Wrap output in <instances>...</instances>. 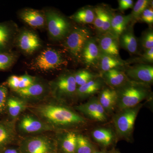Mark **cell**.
Here are the masks:
<instances>
[{
    "mask_svg": "<svg viewBox=\"0 0 153 153\" xmlns=\"http://www.w3.org/2000/svg\"><path fill=\"white\" fill-rule=\"evenodd\" d=\"M33 108L35 114L54 130L76 128L87 123L83 117L63 105L48 103L37 105Z\"/></svg>",
    "mask_w": 153,
    "mask_h": 153,
    "instance_id": "obj_1",
    "label": "cell"
},
{
    "mask_svg": "<svg viewBox=\"0 0 153 153\" xmlns=\"http://www.w3.org/2000/svg\"><path fill=\"white\" fill-rule=\"evenodd\" d=\"M115 90L117 94L116 108L119 111L137 106L150 94L149 85L130 80Z\"/></svg>",
    "mask_w": 153,
    "mask_h": 153,
    "instance_id": "obj_2",
    "label": "cell"
},
{
    "mask_svg": "<svg viewBox=\"0 0 153 153\" xmlns=\"http://www.w3.org/2000/svg\"><path fill=\"white\" fill-rule=\"evenodd\" d=\"M141 107L138 105L134 107L119 111L114 118V123L118 134L127 138L133 130L136 119Z\"/></svg>",
    "mask_w": 153,
    "mask_h": 153,
    "instance_id": "obj_3",
    "label": "cell"
},
{
    "mask_svg": "<svg viewBox=\"0 0 153 153\" xmlns=\"http://www.w3.org/2000/svg\"><path fill=\"white\" fill-rule=\"evenodd\" d=\"M91 38V31L88 28H75L67 36L65 47L72 57L76 59L80 58L85 44Z\"/></svg>",
    "mask_w": 153,
    "mask_h": 153,
    "instance_id": "obj_4",
    "label": "cell"
},
{
    "mask_svg": "<svg viewBox=\"0 0 153 153\" xmlns=\"http://www.w3.org/2000/svg\"><path fill=\"white\" fill-rule=\"evenodd\" d=\"M21 153H47L57 149L52 140L43 136L27 137L22 140L19 148Z\"/></svg>",
    "mask_w": 153,
    "mask_h": 153,
    "instance_id": "obj_5",
    "label": "cell"
},
{
    "mask_svg": "<svg viewBox=\"0 0 153 153\" xmlns=\"http://www.w3.org/2000/svg\"><path fill=\"white\" fill-rule=\"evenodd\" d=\"M47 27L49 34L55 40L65 38L69 32L70 25L63 16L53 11L47 13Z\"/></svg>",
    "mask_w": 153,
    "mask_h": 153,
    "instance_id": "obj_6",
    "label": "cell"
},
{
    "mask_svg": "<svg viewBox=\"0 0 153 153\" xmlns=\"http://www.w3.org/2000/svg\"><path fill=\"white\" fill-rule=\"evenodd\" d=\"M77 88L74 74H62L54 82V90L56 97L63 101L76 95Z\"/></svg>",
    "mask_w": 153,
    "mask_h": 153,
    "instance_id": "obj_7",
    "label": "cell"
},
{
    "mask_svg": "<svg viewBox=\"0 0 153 153\" xmlns=\"http://www.w3.org/2000/svg\"><path fill=\"white\" fill-rule=\"evenodd\" d=\"M75 108L92 120L104 122L107 119V113L96 97H91L85 103L76 105Z\"/></svg>",
    "mask_w": 153,
    "mask_h": 153,
    "instance_id": "obj_8",
    "label": "cell"
},
{
    "mask_svg": "<svg viewBox=\"0 0 153 153\" xmlns=\"http://www.w3.org/2000/svg\"><path fill=\"white\" fill-rule=\"evenodd\" d=\"M65 62L59 52L51 49L41 52L36 60V66L41 70H50L60 67Z\"/></svg>",
    "mask_w": 153,
    "mask_h": 153,
    "instance_id": "obj_9",
    "label": "cell"
},
{
    "mask_svg": "<svg viewBox=\"0 0 153 153\" xmlns=\"http://www.w3.org/2000/svg\"><path fill=\"white\" fill-rule=\"evenodd\" d=\"M129 80L149 85L153 81V67L148 64H140L128 68L125 71Z\"/></svg>",
    "mask_w": 153,
    "mask_h": 153,
    "instance_id": "obj_10",
    "label": "cell"
},
{
    "mask_svg": "<svg viewBox=\"0 0 153 153\" xmlns=\"http://www.w3.org/2000/svg\"><path fill=\"white\" fill-rule=\"evenodd\" d=\"M19 129L25 133H39L54 130L50 126L41 120L31 115H25L19 121Z\"/></svg>",
    "mask_w": 153,
    "mask_h": 153,
    "instance_id": "obj_11",
    "label": "cell"
},
{
    "mask_svg": "<svg viewBox=\"0 0 153 153\" xmlns=\"http://www.w3.org/2000/svg\"><path fill=\"white\" fill-rule=\"evenodd\" d=\"M101 54L97 41L91 38L85 44L80 58L86 67H90L97 65Z\"/></svg>",
    "mask_w": 153,
    "mask_h": 153,
    "instance_id": "obj_12",
    "label": "cell"
},
{
    "mask_svg": "<svg viewBox=\"0 0 153 153\" xmlns=\"http://www.w3.org/2000/svg\"><path fill=\"white\" fill-rule=\"evenodd\" d=\"M97 43L101 54L119 56L120 45L118 39L111 33H108L100 35Z\"/></svg>",
    "mask_w": 153,
    "mask_h": 153,
    "instance_id": "obj_13",
    "label": "cell"
},
{
    "mask_svg": "<svg viewBox=\"0 0 153 153\" xmlns=\"http://www.w3.org/2000/svg\"><path fill=\"white\" fill-rule=\"evenodd\" d=\"M101 77L105 83L114 89L120 87L129 80L125 72L121 68H113L103 72Z\"/></svg>",
    "mask_w": 153,
    "mask_h": 153,
    "instance_id": "obj_14",
    "label": "cell"
},
{
    "mask_svg": "<svg viewBox=\"0 0 153 153\" xmlns=\"http://www.w3.org/2000/svg\"><path fill=\"white\" fill-rule=\"evenodd\" d=\"M105 82L101 77H97L84 85L77 87L76 96L84 99L92 96L103 88Z\"/></svg>",
    "mask_w": 153,
    "mask_h": 153,
    "instance_id": "obj_15",
    "label": "cell"
},
{
    "mask_svg": "<svg viewBox=\"0 0 153 153\" xmlns=\"http://www.w3.org/2000/svg\"><path fill=\"white\" fill-rule=\"evenodd\" d=\"M120 46L130 54H135L138 50V41L134 34L133 28L131 25L121 34L118 38Z\"/></svg>",
    "mask_w": 153,
    "mask_h": 153,
    "instance_id": "obj_16",
    "label": "cell"
},
{
    "mask_svg": "<svg viewBox=\"0 0 153 153\" xmlns=\"http://www.w3.org/2000/svg\"><path fill=\"white\" fill-rule=\"evenodd\" d=\"M97 98L106 113L112 112L116 108L117 94L115 89L111 88H102Z\"/></svg>",
    "mask_w": 153,
    "mask_h": 153,
    "instance_id": "obj_17",
    "label": "cell"
},
{
    "mask_svg": "<svg viewBox=\"0 0 153 153\" xmlns=\"http://www.w3.org/2000/svg\"><path fill=\"white\" fill-rule=\"evenodd\" d=\"M77 134L73 131H67L58 137L57 146L60 153H75Z\"/></svg>",
    "mask_w": 153,
    "mask_h": 153,
    "instance_id": "obj_18",
    "label": "cell"
},
{
    "mask_svg": "<svg viewBox=\"0 0 153 153\" xmlns=\"http://www.w3.org/2000/svg\"><path fill=\"white\" fill-rule=\"evenodd\" d=\"M19 47L24 52L32 53L40 47L39 38L36 34L29 31L22 33L19 38Z\"/></svg>",
    "mask_w": 153,
    "mask_h": 153,
    "instance_id": "obj_19",
    "label": "cell"
},
{
    "mask_svg": "<svg viewBox=\"0 0 153 153\" xmlns=\"http://www.w3.org/2000/svg\"><path fill=\"white\" fill-rule=\"evenodd\" d=\"M15 135V126L13 122L0 121V153L14 140Z\"/></svg>",
    "mask_w": 153,
    "mask_h": 153,
    "instance_id": "obj_20",
    "label": "cell"
},
{
    "mask_svg": "<svg viewBox=\"0 0 153 153\" xmlns=\"http://www.w3.org/2000/svg\"><path fill=\"white\" fill-rule=\"evenodd\" d=\"M131 21L132 18L131 14L127 16L119 14L112 16L109 33L118 39L119 36L126 29Z\"/></svg>",
    "mask_w": 153,
    "mask_h": 153,
    "instance_id": "obj_21",
    "label": "cell"
},
{
    "mask_svg": "<svg viewBox=\"0 0 153 153\" xmlns=\"http://www.w3.org/2000/svg\"><path fill=\"white\" fill-rule=\"evenodd\" d=\"M127 63L118 57L101 54L98 63L102 73L113 68H121L125 66Z\"/></svg>",
    "mask_w": 153,
    "mask_h": 153,
    "instance_id": "obj_22",
    "label": "cell"
},
{
    "mask_svg": "<svg viewBox=\"0 0 153 153\" xmlns=\"http://www.w3.org/2000/svg\"><path fill=\"white\" fill-rule=\"evenodd\" d=\"M21 16L24 22L33 27H41L44 25V17L38 11L26 10L22 13Z\"/></svg>",
    "mask_w": 153,
    "mask_h": 153,
    "instance_id": "obj_23",
    "label": "cell"
},
{
    "mask_svg": "<svg viewBox=\"0 0 153 153\" xmlns=\"http://www.w3.org/2000/svg\"><path fill=\"white\" fill-rule=\"evenodd\" d=\"M27 108L25 100L14 97H8L7 100L6 109L12 118H16Z\"/></svg>",
    "mask_w": 153,
    "mask_h": 153,
    "instance_id": "obj_24",
    "label": "cell"
},
{
    "mask_svg": "<svg viewBox=\"0 0 153 153\" xmlns=\"http://www.w3.org/2000/svg\"><path fill=\"white\" fill-rule=\"evenodd\" d=\"M92 136L97 142L105 146L111 144L114 138L112 131L107 128L96 129L92 131Z\"/></svg>",
    "mask_w": 153,
    "mask_h": 153,
    "instance_id": "obj_25",
    "label": "cell"
},
{
    "mask_svg": "<svg viewBox=\"0 0 153 153\" xmlns=\"http://www.w3.org/2000/svg\"><path fill=\"white\" fill-rule=\"evenodd\" d=\"M44 86L39 83L34 82L32 85L23 89L16 91L21 97L25 99H31L38 97L44 93Z\"/></svg>",
    "mask_w": 153,
    "mask_h": 153,
    "instance_id": "obj_26",
    "label": "cell"
},
{
    "mask_svg": "<svg viewBox=\"0 0 153 153\" xmlns=\"http://www.w3.org/2000/svg\"><path fill=\"white\" fill-rule=\"evenodd\" d=\"M95 17L94 9L86 7L81 9L72 16V19L82 24H92Z\"/></svg>",
    "mask_w": 153,
    "mask_h": 153,
    "instance_id": "obj_27",
    "label": "cell"
},
{
    "mask_svg": "<svg viewBox=\"0 0 153 153\" xmlns=\"http://www.w3.org/2000/svg\"><path fill=\"white\" fill-rule=\"evenodd\" d=\"M95 151L87 138L82 135L77 134L75 153H92Z\"/></svg>",
    "mask_w": 153,
    "mask_h": 153,
    "instance_id": "obj_28",
    "label": "cell"
},
{
    "mask_svg": "<svg viewBox=\"0 0 153 153\" xmlns=\"http://www.w3.org/2000/svg\"><path fill=\"white\" fill-rule=\"evenodd\" d=\"M74 75L76 85L78 87L98 77L95 74L86 69L79 70L74 74Z\"/></svg>",
    "mask_w": 153,
    "mask_h": 153,
    "instance_id": "obj_29",
    "label": "cell"
},
{
    "mask_svg": "<svg viewBox=\"0 0 153 153\" xmlns=\"http://www.w3.org/2000/svg\"><path fill=\"white\" fill-rule=\"evenodd\" d=\"M10 39V31L4 24H0V52H3L8 46Z\"/></svg>",
    "mask_w": 153,
    "mask_h": 153,
    "instance_id": "obj_30",
    "label": "cell"
},
{
    "mask_svg": "<svg viewBox=\"0 0 153 153\" xmlns=\"http://www.w3.org/2000/svg\"><path fill=\"white\" fill-rule=\"evenodd\" d=\"M151 1L149 0H138L134 5L131 15L132 20L140 19L141 15L147 8L149 7Z\"/></svg>",
    "mask_w": 153,
    "mask_h": 153,
    "instance_id": "obj_31",
    "label": "cell"
},
{
    "mask_svg": "<svg viewBox=\"0 0 153 153\" xmlns=\"http://www.w3.org/2000/svg\"><path fill=\"white\" fill-rule=\"evenodd\" d=\"M94 10L95 17L93 23L96 30L99 33L100 30L101 29L102 25L104 21L106 10L100 7L95 8Z\"/></svg>",
    "mask_w": 153,
    "mask_h": 153,
    "instance_id": "obj_32",
    "label": "cell"
},
{
    "mask_svg": "<svg viewBox=\"0 0 153 153\" xmlns=\"http://www.w3.org/2000/svg\"><path fill=\"white\" fill-rule=\"evenodd\" d=\"M14 56L6 52H0V71H4L10 68L13 63Z\"/></svg>",
    "mask_w": 153,
    "mask_h": 153,
    "instance_id": "obj_33",
    "label": "cell"
},
{
    "mask_svg": "<svg viewBox=\"0 0 153 153\" xmlns=\"http://www.w3.org/2000/svg\"><path fill=\"white\" fill-rule=\"evenodd\" d=\"M142 46L145 51L153 48V32L152 30H148L143 35L141 38Z\"/></svg>",
    "mask_w": 153,
    "mask_h": 153,
    "instance_id": "obj_34",
    "label": "cell"
},
{
    "mask_svg": "<svg viewBox=\"0 0 153 153\" xmlns=\"http://www.w3.org/2000/svg\"><path fill=\"white\" fill-rule=\"evenodd\" d=\"M7 96L8 89L6 85L4 84L0 85V115L6 109Z\"/></svg>",
    "mask_w": 153,
    "mask_h": 153,
    "instance_id": "obj_35",
    "label": "cell"
},
{
    "mask_svg": "<svg viewBox=\"0 0 153 153\" xmlns=\"http://www.w3.org/2000/svg\"><path fill=\"white\" fill-rule=\"evenodd\" d=\"M112 15L110 13L106 11L104 21L102 25L101 29L100 30V35H102L105 33H109L111 27V21L112 18Z\"/></svg>",
    "mask_w": 153,
    "mask_h": 153,
    "instance_id": "obj_36",
    "label": "cell"
},
{
    "mask_svg": "<svg viewBox=\"0 0 153 153\" xmlns=\"http://www.w3.org/2000/svg\"><path fill=\"white\" fill-rule=\"evenodd\" d=\"M140 19L147 23L148 25H152L153 23V10L152 7H149L143 12Z\"/></svg>",
    "mask_w": 153,
    "mask_h": 153,
    "instance_id": "obj_37",
    "label": "cell"
},
{
    "mask_svg": "<svg viewBox=\"0 0 153 153\" xmlns=\"http://www.w3.org/2000/svg\"><path fill=\"white\" fill-rule=\"evenodd\" d=\"M34 82V79L32 76L27 75L20 76L19 90L26 88L33 84Z\"/></svg>",
    "mask_w": 153,
    "mask_h": 153,
    "instance_id": "obj_38",
    "label": "cell"
},
{
    "mask_svg": "<svg viewBox=\"0 0 153 153\" xmlns=\"http://www.w3.org/2000/svg\"><path fill=\"white\" fill-rule=\"evenodd\" d=\"M19 76L13 75L11 76L8 80V85L9 87L15 91L19 90Z\"/></svg>",
    "mask_w": 153,
    "mask_h": 153,
    "instance_id": "obj_39",
    "label": "cell"
},
{
    "mask_svg": "<svg viewBox=\"0 0 153 153\" xmlns=\"http://www.w3.org/2000/svg\"><path fill=\"white\" fill-rule=\"evenodd\" d=\"M119 9L124 11L134 7V1L132 0H119L118 1Z\"/></svg>",
    "mask_w": 153,
    "mask_h": 153,
    "instance_id": "obj_40",
    "label": "cell"
},
{
    "mask_svg": "<svg viewBox=\"0 0 153 153\" xmlns=\"http://www.w3.org/2000/svg\"><path fill=\"white\" fill-rule=\"evenodd\" d=\"M143 60L148 63H153V48L145 51L142 56Z\"/></svg>",
    "mask_w": 153,
    "mask_h": 153,
    "instance_id": "obj_41",
    "label": "cell"
},
{
    "mask_svg": "<svg viewBox=\"0 0 153 153\" xmlns=\"http://www.w3.org/2000/svg\"><path fill=\"white\" fill-rule=\"evenodd\" d=\"M0 153H21L19 149L13 147L6 148Z\"/></svg>",
    "mask_w": 153,
    "mask_h": 153,
    "instance_id": "obj_42",
    "label": "cell"
},
{
    "mask_svg": "<svg viewBox=\"0 0 153 153\" xmlns=\"http://www.w3.org/2000/svg\"><path fill=\"white\" fill-rule=\"evenodd\" d=\"M92 153H107L106 152H105L104 151H94V152Z\"/></svg>",
    "mask_w": 153,
    "mask_h": 153,
    "instance_id": "obj_43",
    "label": "cell"
},
{
    "mask_svg": "<svg viewBox=\"0 0 153 153\" xmlns=\"http://www.w3.org/2000/svg\"><path fill=\"white\" fill-rule=\"evenodd\" d=\"M47 153H57V149H55L54 150L49 151V152H48Z\"/></svg>",
    "mask_w": 153,
    "mask_h": 153,
    "instance_id": "obj_44",
    "label": "cell"
},
{
    "mask_svg": "<svg viewBox=\"0 0 153 153\" xmlns=\"http://www.w3.org/2000/svg\"><path fill=\"white\" fill-rule=\"evenodd\" d=\"M112 153H120V152H117V151H114Z\"/></svg>",
    "mask_w": 153,
    "mask_h": 153,
    "instance_id": "obj_45",
    "label": "cell"
}]
</instances>
